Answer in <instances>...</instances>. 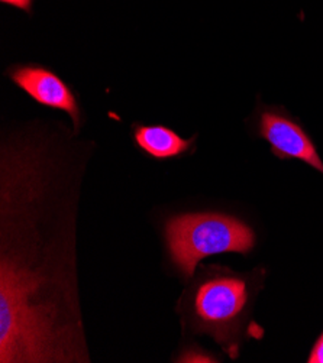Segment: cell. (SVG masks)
<instances>
[{
    "mask_svg": "<svg viewBox=\"0 0 323 363\" xmlns=\"http://www.w3.org/2000/svg\"><path fill=\"white\" fill-rule=\"evenodd\" d=\"M256 293L253 274H236L217 265L202 267L177 306L185 333L207 335L235 357Z\"/></svg>",
    "mask_w": 323,
    "mask_h": 363,
    "instance_id": "obj_1",
    "label": "cell"
},
{
    "mask_svg": "<svg viewBox=\"0 0 323 363\" xmlns=\"http://www.w3.org/2000/svg\"><path fill=\"white\" fill-rule=\"evenodd\" d=\"M170 259L185 279L196 274L197 264L219 253H249L256 233L236 217L222 213H185L171 217L164 226Z\"/></svg>",
    "mask_w": 323,
    "mask_h": 363,
    "instance_id": "obj_2",
    "label": "cell"
},
{
    "mask_svg": "<svg viewBox=\"0 0 323 363\" xmlns=\"http://www.w3.org/2000/svg\"><path fill=\"white\" fill-rule=\"evenodd\" d=\"M9 77L37 103L67 113L79 132L82 125L79 100L55 72L38 65H19L9 71Z\"/></svg>",
    "mask_w": 323,
    "mask_h": 363,
    "instance_id": "obj_3",
    "label": "cell"
},
{
    "mask_svg": "<svg viewBox=\"0 0 323 363\" xmlns=\"http://www.w3.org/2000/svg\"><path fill=\"white\" fill-rule=\"evenodd\" d=\"M260 135L271 145V152L281 160H299L323 174V161L307 133L292 119L277 112L260 118Z\"/></svg>",
    "mask_w": 323,
    "mask_h": 363,
    "instance_id": "obj_4",
    "label": "cell"
},
{
    "mask_svg": "<svg viewBox=\"0 0 323 363\" xmlns=\"http://www.w3.org/2000/svg\"><path fill=\"white\" fill-rule=\"evenodd\" d=\"M133 142L146 155L165 161L190 152L195 147V136L185 139L163 125H133Z\"/></svg>",
    "mask_w": 323,
    "mask_h": 363,
    "instance_id": "obj_5",
    "label": "cell"
},
{
    "mask_svg": "<svg viewBox=\"0 0 323 363\" xmlns=\"http://www.w3.org/2000/svg\"><path fill=\"white\" fill-rule=\"evenodd\" d=\"M307 362L309 363H323V333L319 336L317 342L314 343Z\"/></svg>",
    "mask_w": 323,
    "mask_h": 363,
    "instance_id": "obj_6",
    "label": "cell"
},
{
    "mask_svg": "<svg viewBox=\"0 0 323 363\" xmlns=\"http://www.w3.org/2000/svg\"><path fill=\"white\" fill-rule=\"evenodd\" d=\"M2 2H4V4H8V5H11V6H15V8H19V9H23V11L29 12L32 0H2Z\"/></svg>",
    "mask_w": 323,
    "mask_h": 363,
    "instance_id": "obj_7",
    "label": "cell"
}]
</instances>
